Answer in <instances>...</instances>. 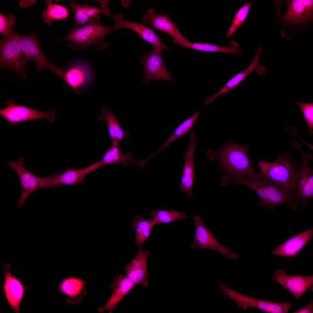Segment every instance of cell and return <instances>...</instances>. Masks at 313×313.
Segmentation results:
<instances>
[{"label":"cell","instance_id":"5","mask_svg":"<svg viewBox=\"0 0 313 313\" xmlns=\"http://www.w3.org/2000/svg\"><path fill=\"white\" fill-rule=\"evenodd\" d=\"M301 152V166L294 177L289 193L299 205L306 209L307 201L313 197V171L309 165L312 158L309 153Z\"/></svg>","mask_w":313,"mask_h":313},{"label":"cell","instance_id":"30","mask_svg":"<svg viewBox=\"0 0 313 313\" xmlns=\"http://www.w3.org/2000/svg\"><path fill=\"white\" fill-rule=\"evenodd\" d=\"M45 3L47 8L42 12L41 16L47 23L50 24L54 20L64 19L69 16V12L67 8L52 3L51 0L46 1Z\"/></svg>","mask_w":313,"mask_h":313},{"label":"cell","instance_id":"28","mask_svg":"<svg viewBox=\"0 0 313 313\" xmlns=\"http://www.w3.org/2000/svg\"><path fill=\"white\" fill-rule=\"evenodd\" d=\"M99 168L115 163H122L126 166L131 163L137 165V160L134 159L131 152L123 154L121 152L119 144H112L107 150L103 158L96 162Z\"/></svg>","mask_w":313,"mask_h":313},{"label":"cell","instance_id":"32","mask_svg":"<svg viewBox=\"0 0 313 313\" xmlns=\"http://www.w3.org/2000/svg\"><path fill=\"white\" fill-rule=\"evenodd\" d=\"M150 214L155 225L185 219L187 217V214L184 212L171 210H153Z\"/></svg>","mask_w":313,"mask_h":313},{"label":"cell","instance_id":"2","mask_svg":"<svg viewBox=\"0 0 313 313\" xmlns=\"http://www.w3.org/2000/svg\"><path fill=\"white\" fill-rule=\"evenodd\" d=\"M232 183L243 185L250 188L259 197V205L272 212L274 207L279 205H287L293 210L298 208L299 205L288 192L277 184L256 176L240 178Z\"/></svg>","mask_w":313,"mask_h":313},{"label":"cell","instance_id":"7","mask_svg":"<svg viewBox=\"0 0 313 313\" xmlns=\"http://www.w3.org/2000/svg\"><path fill=\"white\" fill-rule=\"evenodd\" d=\"M0 66L10 69L20 77L27 78L24 66L26 56L12 35L3 36L0 41Z\"/></svg>","mask_w":313,"mask_h":313},{"label":"cell","instance_id":"31","mask_svg":"<svg viewBox=\"0 0 313 313\" xmlns=\"http://www.w3.org/2000/svg\"><path fill=\"white\" fill-rule=\"evenodd\" d=\"M201 110L193 114L191 116L182 122L176 128L172 135L163 146L152 155V158L159 152L167 148L176 139L188 132L192 128L196 121Z\"/></svg>","mask_w":313,"mask_h":313},{"label":"cell","instance_id":"26","mask_svg":"<svg viewBox=\"0 0 313 313\" xmlns=\"http://www.w3.org/2000/svg\"><path fill=\"white\" fill-rule=\"evenodd\" d=\"M97 120L100 121H104L106 123L112 144H119L122 140L125 139L129 134L128 131H124L122 129L114 111L108 108L101 109L100 114L97 116Z\"/></svg>","mask_w":313,"mask_h":313},{"label":"cell","instance_id":"21","mask_svg":"<svg viewBox=\"0 0 313 313\" xmlns=\"http://www.w3.org/2000/svg\"><path fill=\"white\" fill-rule=\"evenodd\" d=\"M313 234V228L311 227L288 238L270 253L281 257H295L311 240Z\"/></svg>","mask_w":313,"mask_h":313},{"label":"cell","instance_id":"19","mask_svg":"<svg viewBox=\"0 0 313 313\" xmlns=\"http://www.w3.org/2000/svg\"><path fill=\"white\" fill-rule=\"evenodd\" d=\"M197 143L195 133L194 131L191 130L188 146L183 154L184 164L180 186V190L185 192L189 198H192L193 196L192 190L195 171L194 156Z\"/></svg>","mask_w":313,"mask_h":313},{"label":"cell","instance_id":"29","mask_svg":"<svg viewBox=\"0 0 313 313\" xmlns=\"http://www.w3.org/2000/svg\"><path fill=\"white\" fill-rule=\"evenodd\" d=\"M131 225L136 231L134 243L139 246L142 245L148 238L155 225L152 219H145L141 215H137L132 219Z\"/></svg>","mask_w":313,"mask_h":313},{"label":"cell","instance_id":"15","mask_svg":"<svg viewBox=\"0 0 313 313\" xmlns=\"http://www.w3.org/2000/svg\"><path fill=\"white\" fill-rule=\"evenodd\" d=\"M23 159L22 158L18 161H10L7 163L16 172L20 181L21 192L20 199L17 203L19 208H21L27 198L33 192L40 188V177L32 173L24 166Z\"/></svg>","mask_w":313,"mask_h":313},{"label":"cell","instance_id":"8","mask_svg":"<svg viewBox=\"0 0 313 313\" xmlns=\"http://www.w3.org/2000/svg\"><path fill=\"white\" fill-rule=\"evenodd\" d=\"M12 35L25 54L28 61L33 60L36 62L37 69L42 71L44 68H46L63 79L64 73L62 69L50 63L43 54L39 44L37 34L22 35L13 32Z\"/></svg>","mask_w":313,"mask_h":313},{"label":"cell","instance_id":"38","mask_svg":"<svg viewBox=\"0 0 313 313\" xmlns=\"http://www.w3.org/2000/svg\"><path fill=\"white\" fill-rule=\"evenodd\" d=\"M36 2L35 0H20L19 1V4L23 8H27L30 5L34 4Z\"/></svg>","mask_w":313,"mask_h":313},{"label":"cell","instance_id":"35","mask_svg":"<svg viewBox=\"0 0 313 313\" xmlns=\"http://www.w3.org/2000/svg\"><path fill=\"white\" fill-rule=\"evenodd\" d=\"M302 111L304 118L306 120L308 127V131L311 134H313V103H303L296 102Z\"/></svg>","mask_w":313,"mask_h":313},{"label":"cell","instance_id":"17","mask_svg":"<svg viewBox=\"0 0 313 313\" xmlns=\"http://www.w3.org/2000/svg\"><path fill=\"white\" fill-rule=\"evenodd\" d=\"M143 21L144 24H149L154 28L170 35L174 39L172 41L174 44L189 41L182 34L166 14H158L154 8H150L144 14Z\"/></svg>","mask_w":313,"mask_h":313},{"label":"cell","instance_id":"12","mask_svg":"<svg viewBox=\"0 0 313 313\" xmlns=\"http://www.w3.org/2000/svg\"><path fill=\"white\" fill-rule=\"evenodd\" d=\"M95 162L83 168L74 169L68 168L64 172H55L50 176L40 177V188L54 189L61 185H72L81 183L85 176L98 168Z\"/></svg>","mask_w":313,"mask_h":313},{"label":"cell","instance_id":"18","mask_svg":"<svg viewBox=\"0 0 313 313\" xmlns=\"http://www.w3.org/2000/svg\"><path fill=\"white\" fill-rule=\"evenodd\" d=\"M262 53V50L260 46H259L256 50V53L252 61L248 67L242 71L238 73L230 79L225 84L216 94L212 96L205 99L203 101L204 106H205L216 98L228 93L234 88L238 86L249 74L254 71H255L257 74L262 75L266 71V68L264 65H261L259 60Z\"/></svg>","mask_w":313,"mask_h":313},{"label":"cell","instance_id":"27","mask_svg":"<svg viewBox=\"0 0 313 313\" xmlns=\"http://www.w3.org/2000/svg\"><path fill=\"white\" fill-rule=\"evenodd\" d=\"M182 47L200 51L211 52H222L239 56L242 53V49L240 45L233 40L229 42V46H224L208 43L191 42L189 41L178 44Z\"/></svg>","mask_w":313,"mask_h":313},{"label":"cell","instance_id":"1","mask_svg":"<svg viewBox=\"0 0 313 313\" xmlns=\"http://www.w3.org/2000/svg\"><path fill=\"white\" fill-rule=\"evenodd\" d=\"M248 148L247 144L241 145L228 141L220 148L207 151L206 156L208 158L216 159L219 161L222 172L221 182L223 185L232 183L240 178L256 176L257 173L248 156Z\"/></svg>","mask_w":313,"mask_h":313},{"label":"cell","instance_id":"34","mask_svg":"<svg viewBox=\"0 0 313 313\" xmlns=\"http://www.w3.org/2000/svg\"><path fill=\"white\" fill-rule=\"evenodd\" d=\"M254 2H245L241 6L233 17L231 25L228 30L225 37L230 38L243 24L248 16L250 10Z\"/></svg>","mask_w":313,"mask_h":313},{"label":"cell","instance_id":"25","mask_svg":"<svg viewBox=\"0 0 313 313\" xmlns=\"http://www.w3.org/2000/svg\"><path fill=\"white\" fill-rule=\"evenodd\" d=\"M85 281L76 277H69L63 279L58 286L61 293L68 296L66 301L69 303L79 302L85 296Z\"/></svg>","mask_w":313,"mask_h":313},{"label":"cell","instance_id":"37","mask_svg":"<svg viewBox=\"0 0 313 313\" xmlns=\"http://www.w3.org/2000/svg\"><path fill=\"white\" fill-rule=\"evenodd\" d=\"M293 313H313V301L306 306L292 312Z\"/></svg>","mask_w":313,"mask_h":313},{"label":"cell","instance_id":"9","mask_svg":"<svg viewBox=\"0 0 313 313\" xmlns=\"http://www.w3.org/2000/svg\"><path fill=\"white\" fill-rule=\"evenodd\" d=\"M195 232L191 249L203 248L212 250L233 260L237 259L239 255L220 243L212 234L200 216L193 214Z\"/></svg>","mask_w":313,"mask_h":313},{"label":"cell","instance_id":"24","mask_svg":"<svg viewBox=\"0 0 313 313\" xmlns=\"http://www.w3.org/2000/svg\"><path fill=\"white\" fill-rule=\"evenodd\" d=\"M69 4L72 8L74 13L75 24L74 28L85 25L93 18L100 14H103L109 16L111 12L108 8L101 9L87 4H79L72 1H69Z\"/></svg>","mask_w":313,"mask_h":313},{"label":"cell","instance_id":"22","mask_svg":"<svg viewBox=\"0 0 313 313\" xmlns=\"http://www.w3.org/2000/svg\"><path fill=\"white\" fill-rule=\"evenodd\" d=\"M110 17L114 20L117 29L127 28L135 31L143 39L151 43L153 49H161L163 50L168 49V47L154 31L145 25L124 20L121 14H111Z\"/></svg>","mask_w":313,"mask_h":313},{"label":"cell","instance_id":"13","mask_svg":"<svg viewBox=\"0 0 313 313\" xmlns=\"http://www.w3.org/2000/svg\"><path fill=\"white\" fill-rule=\"evenodd\" d=\"M287 8L281 17L282 22L289 25L305 23L312 19L313 1L291 0L284 1Z\"/></svg>","mask_w":313,"mask_h":313},{"label":"cell","instance_id":"20","mask_svg":"<svg viewBox=\"0 0 313 313\" xmlns=\"http://www.w3.org/2000/svg\"><path fill=\"white\" fill-rule=\"evenodd\" d=\"M150 253L149 250H144L142 245H139L137 254L124 268L125 276L135 285L141 284L146 287L149 284L147 265Z\"/></svg>","mask_w":313,"mask_h":313},{"label":"cell","instance_id":"23","mask_svg":"<svg viewBox=\"0 0 313 313\" xmlns=\"http://www.w3.org/2000/svg\"><path fill=\"white\" fill-rule=\"evenodd\" d=\"M136 285L125 276L119 275L114 279L110 287L113 292L106 304L99 308L103 312L108 310L112 313L117 305L122 300Z\"/></svg>","mask_w":313,"mask_h":313},{"label":"cell","instance_id":"33","mask_svg":"<svg viewBox=\"0 0 313 313\" xmlns=\"http://www.w3.org/2000/svg\"><path fill=\"white\" fill-rule=\"evenodd\" d=\"M84 64L79 62L75 63L65 73L63 78L64 81L75 91L84 80L83 67Z\"/></svg>","mask_w":313,"mask_h":313},{"label":"cell","instance_id":"11","mask_svg":"<svg viewBox=\"0 0 313 313\" xmlns=\"http://www.w3.org/2000/svg\"><path fill=\"white\" fill-rule=\"evenodd\" d=\"M163 50L154 49L150 52H145L141 58L143 65L144 75L143 83L146 85L151 80L159 79L174 82L172 76L166 68L162 56Z\"/></svg>","mask_w":313,"mask_h":313},{"label":"cell","instance_id":"10","mask_svg":"<svg viewBox=\"0 0 313 313\" xmlns=\"http://www.w3.org/2000/svg\"><path fill=\"white\" fill-rule=\"evenodd\" d=\"M6 108L0 110V115L11 126L22 122L43 119L49 123L54 121L55 113L53 110L42 112L15 104L12 101L6 102Z\"/></svg>","mask_w":313,"mask_h":313},{"label":"cell","instance_id":"4","mask_svg":"<svg viewBox=\"0 0 313 313\" xmlns=\"http://www.w3.org/2000/svg\"><path fill=\"white\" fill-rule=\"evenodd\" d=\"M291 156L288 153L279 156L275 162L259 161L258 167L260 171L256 176L277 184L289 193L299 168L298 162L292 159Z\"/></svg>","mask_w":313,"mask_h":313},{"label":"cell","instance_id":"36","mask_svg":"<svg viewBox=\"0 0 313 313\" xmlns=\"http://www.w3.org/2000/svg\"><path fill=\"white\" fill-rule=\"evenodd\" d=\"M15 24V19L13 16L9 14L6 16L0 14V32L3 36L12 34V29Z\"/></svg>","mask_w":313,"mask_h":313},{"label":"cell","instance_id":"16","mask_svg":"<svg viewBox=\"0 0 313 313\" xmlns=\"http://www.w3.org/2000/svg\"><path fill=\"white\" fill-rule=\"evenodd\" d=\"M272 279L291 293L298 299L313 285V275H290L281 269L274 271Z\"/></svg>","mask_w":313,"mask_h":313},{"label":"cell","instance_id":"3","mask_svg":"<svg viewBox=\"0 0 313 313\" xmlns=\"http://www.w3.org/2000/svg\"><path fill=\"white\" fill-rule=\"evenodd\" d=\"M117 29L114 24L111 26L101 24L100 17L98 15L82 27L70 29L66 36L59 40L70 41L68 46L75 51L85 50L94 45H96L97 49L99 50L108 47V44L104 42L105 37Z\"/></svg>","mask_w":313,"mask_h":313},{"label":"cell","instance_id":"14","mask_svg":"<svg viewBox=\"0 0 313 313\" xmlns=\"http://www.w3.org/2000/svg\"><path fill=\"white\" fill-rule=\"evenodd\" d=\"M9 263L4 267V281L2 286L4 295L11 309L15 313H19L20 305L28 288L12 275L10 271Z\"/></svg>","mask_w":313,"mask_h":313},{"label":"cell","instance_id":"6","mask_svg":"<svg viewBox=\"0 0 313 313\" xmlns=\"http://www.w3.org/2000/svg\"><path fill=\"white\" fill-rule=\"evenodd\" d=\"M217 282L222 294L235 302L239 308L244 310L254 308L267 313H287L292 305L290 302L280 303L250 297L228 288L218 278Z\"/></svg>","mask_w":313,"mask_h":313}]
</instances>
